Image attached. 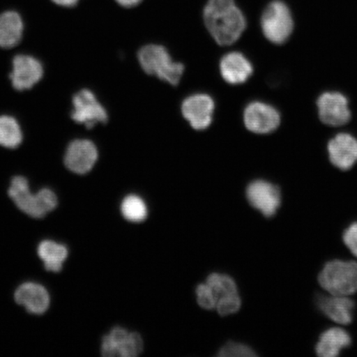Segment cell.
I'll list each match as a JSON object with an SVG mask.
<instances>
[{
    "instance_id": "cell-1",
    "label": "cell",
    "mask_w": 357,
    "mask_h": 357,
    "mask_svg": "<svg viewBox=\"0 0 357 357\" xmlns=\"http://www.w3.org/2000/svg\"><path fill=\"white\" fill-rule=\"evenodd\" d=\"M208 32L221 46H229L243 33L247 22L234 0H208L204 8Z\"/></svg>"
},
{
    "instance_id": "cell-2",
    "label": "cell",
    "mask_w": 357,
    "mask_h": 357,
    "mask_svg": "<svg viewBox=\"0 0 357 357\" xmlns=\"http://www.w3.org/2000/svg\"><path fill=\"white\" fill-rule=\"evenodd\" d=\"M8 195L21 211L35 218H42L56 207L57 198L51 190L45 188L33 195L28 180L22 176L12 178Z\"/></svg>"
},
{
    "instance_id": "cell-3",
    "label": "cell",
    "mask_w": 357,
    "mask_h": 357,
    "mask_svg": "<svg viewBox=\"0 0 357 357\" xmlns=\"http://www.w3.org/2000/svg\"><path fill=\"white\" fill-rule=\"evenodd\" d=\"M138 60L145 73L155 75L173 86L180 82L184 73V66L173 61L167 49L159 45H147L141 48Z\"/></svg>"
},
{
    "instance_id": "cell-4",
    "label": "cell",
    "mask_w": 357,
    "mask_h": 357,
    "mask_svg": "<svg viewBox=\"0 0 357 357\" xmlns=\"http://www.w3.org/2000/svg\"><path fill=\"white\" fill-rule=\"evenodd\" d=\"M321 287L334 296H350L357 292V263L333 260L320 272Z\"/></svg>"
},
{
    "instance_id": "cell-5",
    "label": "cell",
    "mask_w": 357,
    "mask_h": 357,
    "mask_svg": "<svg viewBox=\"0 0 357 357\" xmlns=\"http://www.w3.org/2000/svg\"><path fill=\"white\" fill-rule=\"evenodd\" d=\"M261 24L265 37L275 44L284 43L291 35L294 21L289 7L280 0L268 4L262 13Z\"/></svg>"
},
{
    "instance_id": "cell-6",
    "label": "cell",
    "mask_w": 357,
    "mask_h": 357,
    "mask_svg": "<svg viewBox=\"0 0 357 357\" xmlns=\"http://www.w3.org/2000/svg\"><path fill=\"white\" fill-rule=\"evenodd\" d=\"M144 350V342L139 334L128 333L126 329L114 328L102 338L101 351L106 357H135Z\"/></svg>"
},
{
    "instance_id": "cell-7",
    "label": "cell",
    "mask_w": 357,
    "mask_h": 357,
    "mask_svg": "<svg viewBox=\"0 0 357 357\" xmlns=\"http://www.w3.org/2000/svg\"><path fill=\"white\" fill-rule=\"evenodd\" d=\"M73 111L71 118L75 123L83 124L87 128H92L98 123H105L108 114L95 93L84 89L73 97Z\"/></svg>"
},
{
    "instance_id": "cell-8",
    "label": "cell",
    "mask_w": 357,
    "mask_h": 357,
    "mask_svg": "<svg viewBox=\"0 0 357 357\" xmlns=\"http://www.w3.org/2000/svg\"><path fill=\"white\" fill-rule=\"evenodd\" d=\"M98 156L97 147L91 141L77 139L67 147L64 162L71 172L84 175L95 167Z\"/></svg>"
},
{
    "instance_id": "cell-9",
    "label": "cell",
    "mask_w": 357,
    "mask_h": 357,
    "mask_svg": "<svg viewBox=\"0 0 357 357\" xmlns=\"http://www.w3.org/2000/svg\"><path fill=\"white\" fill-rule=\"evenodd\" d=\"M43 75V65L33 56L17 55L13 58L10 80L17 91L32 89L42 79Z\"/></svg>"
},
{
    "instance_id": "cell-10",
    "label": "cell",
    "mask_w": 357,
    "mask_h": 357,
    "mask_svg": "<svg viewBox=\"0 0 357 357\" xmlns=\"http://www.w3.org/2000/svg\"><path fill=\"white\" fill-rule=\"evenodd\" d=\"M280 121L278 111L261 102H253L244 112V123L248 130L266 134L278 128Z\"/></svg>"
},
{
    "instance_id": "cell-11",
    "label": "cell",
    "mask_w": 357,
    "mask_h": 357,
    "mask_svg": "<svg viewBox=\"0 0 357 357\" xmlns=\"http://www.w3.org/2000/svg\"><path fill=\"white\" fill-rule=\"evenodd\" d=\"M182 114L196 130H204L213 121L214 102L205 93H195L183 102Z\"/></svg>"
},
{
    "instance_id": "cell-12",
    "label": "cell",
    "mask_w": 357,
    "mask_h": 357,
    "mask_svg": "<svg viewBox=\"0 0 357 357\" xmlns=\"http://www.w3.org/2000/svg\"><path fill=\"white\" fill-rule=\"evenodd\" d=\"M247 197L252 206L266 217L273 216L278 212L281 202L278 187L261 180L253 181L249 185Z\"/></svg>"
},
{
    "instance_id": "cell-13",
    "label": "cell",
    "mask_w": 357,
    "mask_h": 357,
    "mask_svg": "<svg viewBox=\"0 0 357 357\" xmlns=\"http://www.w3.org/2000/svg\"><path fill=\"white\" fill-rule=\"evenodd\" d=\"M318 107L320 119L329 126H342L351 119L347 98L340 93H323L318 100Z\"/></svg>"
},
{
    "instance_id": "cell-14",
    "label": "cell",
    "mask_w": 357,
    "mask_h": 357,
    "mask_svg": "<svg viewBox=\"0 0 357 357\" xmlns=\"http://www.w3.org/2000/svg\"><path fill=\"white\" fill-rule=\"evenodd\" d=\"M330 160L335 167L347 171L357 162V141L347 133L338 134L328 144Z\"/></svg>"
},
{
    "instance_id": "cell-15",
    "label": "cell",
    "mask_w": 357,
    "mask_h": 357,
    "mask_svg": "<svg viewBox=\"0 0 357 357\" xmlns=\"http://www.w3.org/2000/svg\"><path fill=\"white\" fill-rule=\"evenodd\" d=\"M15 301L20 305L34 314H43L50 305V296L43 285L25 283L17 289Z\"/></svg>"
},
{
    "instance_id": "cell-16",
    "label": "cell",
    "mask_w": 357,
    "mask_h": 357,
    "mask_svg": "<svg viewBox=\"0 0 357 357\" xmlns=\"http://www.w3.org/2000/svg\"><path fill=\"white\" fill-rule=\"evenodd\" d=\"M220 73L227 83L240 84L251 77L253 68L251 62L242 53L230 52L221 60Z\"/></svg>"
},
{
    "instance_id": "cell-17",
    "label": "cell",
    "mask_w": 357,
    "mask_h": 357,
    "mask_svg": "<svg viewBox=\"0 0 357 357\" xmlns=\"http://www.w3.org/2000/svg\"><path fill=\"white\" fill-rule=\"evenodd\" d=\"M319 307L321 311L335 323L342 325L351 323L355 303L349 296L330 294L328 296L320 297Z\"/></svg>"
},
{
    "instance_id": "cell-18",
    "label": "cell",
    "mask_w": 357,
    "mask_h": 357,
    "mask_svg": "<svg viewBox=\"0 0 357 357\" xmlns=\"http://www.w3.org/2000/svg\"><path fill=\"white\" fill-rule=\"evenodd\" d=\"M351 338L346 330L329 328L320 336L316 352L321 357H335L344 348L351 345Z\"/></svg>"
},
{
    "instance_id": "cell-19",
    "label": "cell",
    "mask_w": 357,
    "mask_h": 357,
    "mask_svg": "<svg viewBox=\"0 0 357 357\" xmlns=\"http://www.w3.org/2000/svg\"><path fill=\"white\" fill-rule=\"evenodd\" d=\"M24 34V22L15 11H7L0 15V47L10 49L21 42Z\"/></svg>"
},
{
    "instance_id": "cell-20",
    "label": "cell",
    "mask_w": 357,
    "mask_h": 357,
    "mask_svg": "<svg viewBox=\"0 0 357 357\" xmlns=\"http://www.w3.org/2000/svg\"><path fill=\"white\" fill-rule=\"evenodd\" d=\"M38 253L44 262V266L48 271L59 272L66 261L68 252L63 245L53 241H43L39 244Z\"/></svg>"
},
{
    "instance_id": "cell-21",
    "label": "cell",
    "mask_w": 357,
    "mask_h": 357,
    "mask_svg": "<svg viewBox=\"0 0 357 357\" xmlns=\"http://www.w3.org/2000/svg\"><path fill=\"white\" fill-rule=\"evenodd\" d=\"M22 141V132L17 120L11 116H0V146L15 149L21 145Z\"/></svg>"
},
{
    "instance_id": "cell-22",
    "label": "cell",
    "mask_w": 357,
    "mask_h": 357,
    "mask_svg": "<svg viewBox=\"0 0 357 357\" xmlns=\"http://www.w3.org/2000/svg\"><path fill=\"white\" fill-rule=\"evenodd\" d=\"M206 284L218 303L221 298L238 293L235 281L229 275L217 273L208 276Z\"/></svg>"
},
{
    "instance_id": "cell-23",
    "label": "cell",
    "mask_w": 357,
    "mask_h": 357,
    "mask_svg": "<svg viewBox=\"0 0 357 357\" xmlns=\"http://www.w3.org/2000/svg\"><path fill=\"white\" fill-rule=\"evenodd\" d=\"M121 211L127 220L138 222L145 220L147 214L146 205L137 195H128L122 203Z\"/></svg>"
},
{
    "instance_id": "cell-24",
    "label": "cell",
    "mask_w": 357,
    "mask_h": 357,
    "mask_svg": "<svg viewBox=\"0 0 357 357\" xmlns=\"http://www.w3.org/2000/svg\"><path fill=\"white\" fill-rule=\"evenodd\" d=\"M256 356L257 354L251 347L231 342L223 346L218 354V356L220 357H253Z\"/></svg>"
},
{
    "instance_id": "cell-25",
    "label": "cell",
    "mask_w": 357,
    "mask_h": 357,
    "mask_svg": "<svg viewBox=\"0 0 357 357\" xmlns=\"http://www.w3.org/2000/svg\"><path fill=\"white\" fill-rule=\"evenodd\" d=\"M241 305H242V302H241L238 293H236L221 298L217 303L215 309L220 315L227 316L235 314L240 310Z\"/></svg>"
},
{
    "instance_id": "cell-26",
    "label": "cell",
    "mask_w": 357,
    "mask_h": 357,
    "mask_svg": "<svg viewBox=\"0 0 357 357\" xmlns=\"http://www.w3.org/2000/svg\"><path fill=\"white\" fill-rule=\"evenodd\" d=\"M196 294H197V301L200 307L205 310L215 309L217 302L206 283L199 285L196 289Z\"/></svg>"
},
{
    "instance_id": "cell-27",
    "label": "cell",
    "mask_w": 357,
    "mask_h": 357,
    "mask_svg": "<svg viewBox=\"0 0 357 357\" xmlns=\"http://www.w3.org/2000/svg\"><path fill=\"white\" fill-rule=\"evenodd\" d=\"M343 241L351 252L357 257V222L352 223L344 231Z\"/></svg>"
},
{
    "instance_id": "cell-28",
    "label": "cell",
    "mask_w": 357,
    "mask_h": 357,
    "mask_svg": "<svg viewBox=\"0 0 357 357\" xmlns=\"http://www.w3.org/2000/svg\"><path fill=\"white\" fill-rule=\"evenodd\" d=\"M119 6L124 8H132L136 7L139 4L142 0H115Z\"/></svg>"
},
{
    "instance_id": "cell-29",
    "label": "cell",
    "mask_w": 357,
    "mask_h": 357,
    "mask_svg": "<svg viewBox=\"0 0 357 357\" xmlns=\"http://www.w3.org/2000/svg\"><path fill=\"white\" fill-rule=\"evenodd\" d=\"M79 1V0H52L57 6L62 7H74Z\"/></svg>"
}]
</instances>
